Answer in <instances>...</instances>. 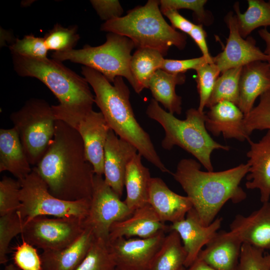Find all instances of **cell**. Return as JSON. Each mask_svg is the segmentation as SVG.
<instances>
[{
  "mask_svg": "<svg viewBox=\"0 0 270 270\" xmlns=\"http://www.w3.org/2000/svg\"><path fill=\"white\" fill-rule=\"evenodd\" d=\"M50 192L67 201L91 200L95 175L77 130L59 120L54 138L35 166Z\"/></svg>",
  "mask_w": 270,
  "mask_h": 270,
  "instance_id": "6da1fadb",
  "label": "cell"
},
{
  "mask_svg": "<svg viewBox=\"0 0 270 270\" xmlns=\"http://www.w3.org/2000/svg\"><path fill=\"white\" fill-rule=\"evenodd\" d=\"M249 170L246 163L223 171L203 172L199 162L183 158L172 174L186 194L202 223L208 226L228 201L238 204L246 198L240 184Z\"/></svg>",
  "mask_w": 270,
  "mask_h": 270,
  "instance_id": "7a4b0ae2",
  "label": "cell"
},
{
  "mask_svg": "<svg viewBox=\"0 0 270 270\" xmlns=\"http://www.w3.org/2000/svg\"><path fill=\"white\" fill-rule=\"evenodd\" d=\"M12 62L18 74L39 80L56 96L59 104L52 108L56 120L76 129L80 122L92 110L94 96L88 82L62 62L12 55Z\"/></svg>",
  "mask_w": 270,
  "mask_h": 270,
  "instance_id": "3957f363",
  "label": "cell"
},
{
  "mask_svg": "<svg viewBox=\"0 0 270 270\" xmlns=\"http://www.w3.org/2000/svg\"><path fill=\"white\" fill-rule=\"evenodd\" d=\"M81 72L94 94V102L110 128L134 146L139 154L163 172L172 174L161 160L149 134L137 121L130 101V92L122 77L113 85L100 72L82 66Z\"/></svg>",
  "mask_w": 270,
  "mask_h": 270,
  "instance_id": "277c9868",
  "label": "cell"
},
{
  "mask_svg": "<svg viewBox=\"0 0 270 270\" xmlns=\"http://www.w3.org/2000/svg\"><path fill=\"white\" fill-rule=\"evenodd\" d=\"M159 6L160 0H149L144 6L128 10L124 16L106 22L100 30L127 37L138 48L156 50L164 56L171 46L183 50L186 35L166 21Z\"/></svg>",
  "mask_w": 270,
  "mask_h": 270,
  "instance_id": "5b68a950",
  "label": "cell"
},
{
  "mask_svg": "<svg viewBox=\"0 0 270 270\" xmlns=\"http://www.w3.org/2000/svg\"><path fill=\"white\" fill-rule=\"evenodd\" d=\"M147 116L159 123L165 136L162 147L167 150L177 146L194 156L208 172L214 168L211 154L214 150H228V146L214 140L206 126V113L191 108L186 112V118L181 120L164 110L158 102L152 99L146 109Z\"/></svg>",
  "mask_w": 270,
  "mask_h": 270,
  "instance_id": "8992f818",
  "label": "cell"
},
{
  "mask_svg": "<svg viewBox=\"0 0 270 270\" xmlns=\"http://www.w3.org/2000/svg\"><path fill=\"white\" fill-rule=\"evenodd\" d=\"M135 47L127 37L108 32L106 42L98 46L86 44L82 48L54 52L52 59L62 62L70 60L80 64L102 74L110 83L116 78H125L134 90L139 94L137 83L130 69L131 52Z\"/></svg>",
  "mask_w": 270,
  "mask_h": 270,
  "instance_id": "52a82bcc",
  "label": "cell"
},
{
  "mask_svg": "<svg viewBox=\"0 0 270 270\" xmlns=\"http://www.w3.org/2000/svg\"><path fill=\"white\" fill-rule=\"evenodd\" d=\"M10 118L30 164L36 166L54 136L56 120L52 106L42 99L30 98Z\"/></svg>",
  "mask_w": 270,
  "mask_h": 270,
  "instance_id": "ba28073f",
  "label": "cell"
},
{
  "mask_svg": "<svg viewBox=\"0 0 270 270\" xmlns=\"http://www.w3.org/2000/svg\"><path fill=\"white\" fill-rule=\"evenodd\" d=\"M20 182L22 205L18 211L24 223L38 216L85 220L88 215L90 200L67 201L54 196L36 166L28 176Z\"/></svg>",
  "mask_w": 270,
  "mask_h": 270,
  "instance_id": "9c48e42d",
  "label": "cell"
},
{
  "mask_svg": "<svg viewBox=\"0 0 270 270\" xmlns=\"http://www.w3.org/2000/svg\"><path fill=\"white\" fill-rule=\"evenodd\" d=\"M84 219L38 216L24 223L22 235L27 242L43 251L65 248L85 229Z\"/></svg>",
  "mask_w": 270,
  "mask_h": 270,
  "instance_id": "30bf717a",
  "label": "cell"
},
{
  "mask_svg": "<svg viewBox=\"0 0 270 270\" xmlns=\"http://www.w3.org/2000/svg\"><path fill=\"white\" fill-rule=\"evenodd\" d=\"M132 213L102 176L95 174L89 212L84 220L85 228L91 229L96 238L108 242L112 225L128 218Z\"/></svg>",
  "mask_w": 270,
  "mask_h": 270,
  "instance_id": "8fae6325",
  "label": "cell"
},
{
  "mask_svg": "<svg viewBox=\"0 0 270 270\" xmlns=\"http://www.w3.org/2000/svg\"><path fill=\"white\" fill-rule=\"evenodd\" d=\"M165 232L150 238H119L108 242L116 268L123 270H149L161 246Z\"/></svg>",
  "mask_w": 270,
  "mask_h": 270,
  "instance_id": "7c38bea8",
  "label": "cell"
},
{
  "mask_svg": "<svg viewBox=\"0 0 270 270\" xmlns=\"http://www.w3.org/2000/svg\"><path fill=\"white\" fill-rule=\"evenodd\" d=\"M224 22L229 30V36L222 52L214 57V63L221 73L254 62H267V56L256 46L252 37L244 39L241 36L236 15L232 12L227 14Z\"/></svg>",
  "mask_w": 270,
  "mask_h": 270,
  "instance_id": "4fadbf2b",
  "label": "cell"
},
{
  "mask_svg": "<svg viewBox=\"0 0 270 270\" xmlns=\"http://www.w3.org/2000/svg\"><path fill=\"white\" fill-rule=\"evenodd\" d=\"M222 220V218H216L208 226H205L192 208L183 220L170 226V231L174 230L179 234L186 251V268L190 266L197 259L202 248L220 228Z\"/></svg>",
  "mask_w": 270,
  "mask_h": 270,
  "instance_id": "5bb4252c",
  "label": "cell"
},
{
  "mask_svg": "<svg viewBox=\"0 0 270 270\" xmlns=\"http://www.w3.org/2000/svg\"><path fill=\"white\" fill-rule=\"evenodd\" d=\"M138 152L134 146L110 129L104 147V180L120 197L124 188L127 166Z\"/></svg>",
  "mask_w": 270,
  "mask_h": 270,
  "instance_id": "9a60e30c",
  "label": "cell"
},
{
  "mask_svg": "<svg viewBox=\"0 0 270 270\" xmlns=\"http://www.w3.org/2000/svg\"><path fill=\"white\" fill-rule=\"evenodd\" d=\"M110 129L102 113L93 110L76 129L82 140L86 158L96 174L102 176L104 173V147Z\"/></svg>",
  "mask_w": 270,
  "mask_h": 270,
  "instance_id": "2e32d148",
  "label": "cell"
},
{
  "mask_svg": "<svg viewBox=\"0 0 270 270\" xmlns=\"http://www.w3.org/2000/svg\"><path fill=\"white\" fill-rule=\"evenodd\" d=\"M242 242L255 248L270 250V202L262 204L248 216L238 214L230 224V230Z\"/></svg>",
  "mask_w": 270,
  "mask_h": 270,
  "instance_id": "e0dca14e",
  "label": "cell"
},
{
  "mask_svg": "<svg viewBox=\"0 0 270 270\" xmlns=\"http://www.w3.org/2000/svg\"><path fill=\"white\" fill-rule=\"evenodd\" d=\"M169 231L170 226L162 222L148 204L134 210L128 218L114 223L108 242L122 237L148 238Z\"/></svg>",
  "mask_w": 270,
  "mask_h": 270,
  "instance_id": "ac0fdd59",
  "label": "cell"
},
{
  "mask_svg": "<svg viewBox=\"0 0 270 270\" xmlns=\"http://www.w3.org/2000/svg\"><path fill=\"white\" fill-rule=\"evenodd\" d=\"M209 108L206 114V126L214 136L222 134L224 138L241 142L250 140L244 128V114L237 105L222 100Z\"/></svg>",
  "mask_w": 270,
  "mask_h": 270,
  "instance_id": "d6986e66",
  "label": "cell"
},
{
  "mask_svg": "<svg viewBox=\"0 0 270 270\" xmlns=\"http://www.w3.org/2000/svg\"><path fill=\"white\" fill-rule=\"evenodd\" d=\"M148 204L160 220L172 224L183 220L193 206L187 196L172 191L160 178H152Z\"/></svg>",
  "mask_w": 270,
  "mask_h": 270,
  "instance_id": "ffe728a7",
  "label": "cell"
},
{
  "mask_svg": "<svg viewBox=\"0 0 270 270\" xmlns=\"http://www.w3.org/2000/svg\"><path fill=\"white\" fill-rule=\"evenodd\" d=\"M250 149L247 152L249 172L246 175L248 189H258L263 204L270 200V130L258 142L250 140Z\"/></svg>",
  "mask_w": 270,
  "mask_h": 270,
  "instance_id": "44dd1931",
  "label": "cell"
},
{
  "mask_svg": "<svg viewBox=\"0 0 270 270\" xmlns=\"http://www.w3.org/2000/svg\"><path fill=\"white\" fill-rule=\"evenodd\" d=\"M242 244L230 231H218L198 258L216 270H237Z\"/></svg>",
  "mask_w": 270,
  "mask_h": 270,
  "instance_id": "7402d4cb",
  "label": "cell"
},
{
  "mask_svg": "<svg viewBox=\"0 0 270 270\" xmlns=\"http://www.w3.org/2000/svg\"><path fill=\"white\" fill-rule=\"evenodd\" d=\"M270 65L256 61L242 67L239 82L238 106L245 115L254 108L256 99L270 90Z\"/></svg>",
  "mask_w": 270,
  "mask_h": 270,
  "instance_id": "603a6c76",
  "label": "cell"
},
{
  "mask_svg": "<svg viewBox=\"0 0 270 270\" xmlns=\"http://www.w3.org/2000/svg\"><path fill=\"white\" fill-rule=\"evenodd\" d=\"M96 238L92 230L85 228L80 236L68 246L43 251L40 255L42 270H75L86 256Z\"/></svg>",
  "mask_w": 270,
  "mask_h": 270,
  "instance_id": "cb8c5ba5",
  "label": "cell"
},
{
  "mask_svg": "<svg viewBox=\"0 0 270 270\" xmlns=\"http://www.w3.org/2000/svg\"><path fill=\"white\" fill-rule=\"evenodd\" d=\"M30 164L14 127L0 130V172L7 171L20 181L32 171Z\"/></svg>",
  "mask_w": 270,
  "mask_h": 270,
  "instance_id": "d4e9b609",
  "label": "cell"
},
{
  "mask_svg": "<svg viewBox=\"0 0 270 270\" xmlns=\"http://www.w3.org/2000/svg\"><path fill=\"white\" fill-rule=\"evenodd\" d=\"M138 152L128 164L126 172L124 187L126 196L124 202L132 212L148 204L152 177L148 168L142 162Z\"/></svg>",
  "mask_w": 270,
  "mask_h": 270,
  "instance_id": "484cf974",
  "label": "cell"
},
{
  "mask_svg": "<svg viewBox=\"0 0 270 270\" xmlns=\"http://www.w3.org/2000/svg\"><path fill=\"white\" fill-rule=\"evenodd\" d=\"M184 74H172L158 70L151 78L148 88L156 101L160 103L169 112L180 114L182 98L176 92V85L186 81Z\"/></svg>",
  "mask_w": 270,
  "mask_h": 270,
  "instance_id": "4316f807",
  "label": "cell"
},
{
  "mask_svg": "<svg viewBox=\"0 0 270 270\" xmlns=\"http://www.w3.org/2000/svg\"><path fill=\"white\" fill-rule=\"evenodd\" d=\"M186 252L178 233L170 230L156 254L149 270H182Z\"/></svg>",
  "mask_w": 270,
  "mask_h": 270,
  "instance_id": "83f0119b",
  "label": "cell"
},
{
  "mask_svg": "<svg viewBox=\"0 0 270 270\" xmlns=\"http://www.w3.org/2000/svg\"><path fill=\"white\" fill-rule=\"evenodd\" d=\"M164 56L158 51L150 48H138L132 55L130 69L138 88L139 94L148 88L150 81L162 65Z\"/></svg>",
  "mask_w": 270,
  "mask_h": 270,
  "instance_id": "f1b7e54d",
  "label": "cell"
},
{
  "mask_svg": "<svg viewBox=\"0 0 270 270\" xmlns=\"http://www.w3.org/2000/svg\"><path fill=\"white\" fill-rule=\"evenodd\" d=\"M248 4L244 13L238 2L234 6L239 32L244 38L257 28L270 26V0H248Z\"/></svg>",
  "mask_w": 270,
  "mask_h": 270,
  "instance_id": "f546056e",
  "label": "cell"
},
{
  "mask_svg": "<svg viewBox=\"0 0 270 270\" xmlns=\"http://www.w3.org/2000/svg\"><path fill=\"white\" fill-rule=\"evenodd\" d=\"M242 67L230 68L221 73L216 82L206 107L210 108L222 100L229 101L238 105L239 82Z\"/></svg>",
  "mask_w": 270,
  "mask_h": 270,
  "instance_id": "4dcf8cb0",
  "label": "cell"
},
{
  "mask_svg": "<svg viewBox=\"0 0 270 270\" xmlns=\"http://www.w3.org/2000/svg\"><path fill=\"white\" fill-rule=\"evenodd\" d=\"M80 38L77 26L66 28L58 23L44 37L48 49L54 52H64L74 49Z\"/></svg>",
  "mask_w": 270,
  "mask_h": 270,
  "instance_id": "1f68e13d",
  "label": "cell"
},
{
  "mask_svg": "<svg viewBox=\"0 0 270 270\" xmlns=\"http://www.w3.org/2000/svg\"><path fill=\"white\" fill-rule=\"evenodd\" d=\"M24 221L17 210L0 216V264L8 261V254L12 240L23 232Z\"/></svg>",
  "mask_w": 270,
  "mask_h": 270,
  "instance_id": "d6a6232c",
  "label": "cell"
},
{
  "mask_svg": "<svg viewBox=\"0 0 270 270\" xmlns=\"http://www.w3.org/2000/svg\"><path fill=\"white\" fill-rule=\"evenodd\" d=\"M116 267L108 242L96 238L86 256L75 270H113Z\"/></svg>",
  "mask_w": 270,
  "mask_h": 270,
  "instance_id": "836d02e7",
  "label": "cell"
},
{
  "mask_svg": "<svg viewBox=\"0 0 270 270\" xmlns=\"http://www.w3.org/2000/svg\"><path fill=\"white\" fill-rule=\"evenodd\" d=\"M196 71V80L200 98L198 110L203 112L213 91L216 82L221 72L214 63H206Z\"/></svg>",
  "mask_w": 270,
  "mask_h": 270,
  "instance_id": "e575fe53",
  "label": "cell"
},
{
  "mask_svg": "<svg viewBox=\"0 0 270 270\" xmlns=\"http://www.w3.org/2000/svg\"><path fill=\"white\" fill-rule=\"evenodd\" d=\"M244 125L248 136L255 130H270V90L262 94L258 105L244 116Z\"/></svg>",
  "mask_w": 270,
  "mask_h": 270,
  "instance_id": "d590c367",
  "label": "cell"
},
{
  "mask_svg": "<svg viewBox=\"0 0 270 270\" xmlns=\"http://www.w3.org/2000/svg\"><path fill=\"white\" fill-rule=\"evenodd\" d=\"M9 48L12 55L33 59L48 58V50L44 38L35 36L32 34L26 35L22 39H16Z\"/></svg>",
  "mask_w": 270,
  "mask_h": 270,
  "instance_id": "8d00e7d4",
  "label": "cell"
},
{
  "mask_svg": "<svg viewBox=\"0 0 270 270\" xmlns=\"http://www.w3.org/2000/svg\"><path fill=\"white\" fill-rule=\"evenodd\" d=\"M18 180L4 176L0 181V216L18 210L21 206Z\"/></svg>",
  "mask_w": 270,
  "mask_h": 270,
  "instance_id": "74e56055",
  "label": "cell"
},
{
  "mask_svg": "<svg viewBox=\"0 0 270 270\" xmlns=\"http://www.w3.org/2000/svg\"><path fill=\"white\" fill-rule=\"evenodd\" d=\"M264 251L242 244L237 270H270V256Z\"/></svg>",
  "mask_w": 270,
  "mask_h": 270,
  "instance_id": "f35d334b",
  "label": "cell"
},
{
  "mask_svg": "<svg viewBox=\"0 0 270 270\" xmlns=\"http://www.w3.org/2000/svg\"><path fill=\"white\" fill-rule=\"evenodd\" d=\"M14 248V264L21 270H42L41 256L34 246L24 238Z\"/></svg>",
  "mask_w": 270,
  "mask_h": 270,
  "instance_id": "ab89813d",
  "label": "cell"
},
{
  "mask_svg": "<svg viewBox=\"0 0 270 270\" xmlns=\"http://www.w3.org/2000/svg\"><path fill=\"white\" fill-rule=\"evenodd\" d=\"M206 0H160L162 12L169 10H178L188 9L192 10L199 22L198 24H208L210 18L204 9Z\"/></svg>",
  "mask_w": 270,
  "mask_h": 270,
  "instance_id": "60d3db41",
  "label": "cell"
},
{
  "mask_svg": "<svg viewBox=\"0 0 270 270\" xmlns=\"http://www.w3.org/2000/svg\"><path fill=\"white\" fill-rule=\"evenodd\" d=\"M206 63L208 62L202 56L198 58L186 60L164 58L160 69L172 74H184L190 70H196Z\"/></svg>",
  "mask_w": 270,
  "mask_h": 270,
  "instance_id": "b9f144b4",
  "label": "cell"
},
{
  "mask_svg": "<svg viewBox=\"0 0 270 270\" xmlns=\"http://www.w3.org/2000/svg\"><path fill=\"white\" fill-rule=\"evenodd\" d=\"M90 2L100 18L106 22L121 17L124 12L118 0H92Z\"/></svg>",
  "mask_w": 270,
  "mask_h": 270,
  "instance_id": "7bdbcfd3",
  "label": "cell"
},
{
  "mask_svg": "<svg viewBox=\"0 0 270 270\" xmlns=\"http://www.w3.org/2000/svg\"><path fill=\"white\" fill-rule=\"evenodd\" d=\"M188 35L198 46L202 53V56L205 58L208 62V64H213L214 57L211 56L209 52L206 40V33L203 28L202 24H195Z\"/></svg>",
  "mask_w": 270,
  "mask_h": 270,
  "instance_id": "ee69618b",
  "label": "cell"
},
{
  "mask_svg": "<svg viewBox=\"0 0 270 270\" xmlns=\"http://www.w3.org/2000/svg\"><path fill=\"white\" fill-rule=\"evenodd\" d=\"M162 13L168 18L174 28L178 29L186 34H189L195 25L182 16L178 10H169Z\"/></svg>",
  "mask_w": 270,
  "mask_h": 270,
  "instance_id": "f6af8a7d",
  "label": "cell"
},
{
  "mask_svg": "<svg viewBox=\"0 0 270 270\" xmlns=\"http://www.w3.org/2000/svg\"><path fill=\"white\" fill-rule=\"evenodd\" d=\"M258 34L260 38L266 44V48L264 53L268 58L266 62L270 65V32L266 28H264L258 31Z\"/></svg>",
  "mask_w": 270,
  "mask_h": 270,
  "instance_id": "bcb514c9",
  "label": "cell"
},
{
  "mask_svg": "<svg viewBox=\"0 0 270 270\" xmlns=\"http://www.w3.org/2000/svg\"><path fill=\"white\" fill-rule=\"evenodd\" d=\"M186 268V270H216L198 258L190 266Z\"/></svg>",
  "mask_w": 270,
  "mask_h": 270,
  "instance_id": "7dc6e473",
  "label": "cell"
},
{
  "mask_svg": "<svg viewBox=\"0 0 270 270\" xmlns=\"http://www.w3.org/2000/svg\"><path fill=\"white\" fill-rule=\"evenodd\" d=\"M4 270H21L14 264H10L6 265Z\"/></svg>",
  "mask_w": 270,
  "mask_h": 270,
  "instance_id": "c3c4849f",
  "label": "cell"
},
{
  "mask_svg": "<svg viewBox=\"0 0 270 270\" xmlns=\"http://www.w3.org/2000/svg\"><path fill=\"white\" fill-rule=\"evenodd\" d=\"M113 270H122V269H120L119 268L116 267Z\"/></svg>",
  "mask_w": 270,
  "mask_h": 270,
  "instance_id": "681fc988",
  "label": "cell"
},
{
  "mask_svg": "<svg viewBox=\"0 0 270 270\" xmlns=\"http://www.w3.org/2000/svg\"><path fill=\"white\" fill-rule=\"evenodd\" d=\"M182 270H186V268L184 267Z\"/></svg>",
  "mask_w": 270,
  "mask_h": 270,
  "instance_id": "f907efd6",
  "label": "cell"
},
{
  "mask_svg": "<svg viewBox=\"0 0 270 270\" xmlns=\"http://www.w3.org/2000/svg\"><path fill=\"white\" fill-rule=\"evenodd\" d=\"M269 255L270 256V254H269Z\"/></svg>",
  "mask_w": 270,
  "mask_h": 270,
  "instance_id": "816d5d0a",
  "label": "cell"
},
{
  "mask_svg": "<svg viewBox=\"0 0 270 270\" xmlns=\"http://www.w3.org/2000/svg\"></svg>",
  "mask_w": 270,
  "mask_h": 270,
  "instance_id": "f5cc1de1",
  "label": "cell"
}]
</instances>
